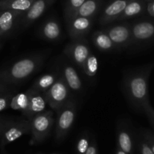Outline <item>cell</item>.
<instances>
[{"instance_id":"obj_1","label":"cell","mask_w":154,"mask_h":154,"mask_svg":"<svg viewBox=\"0 0 154 154\" xmlns=\"http://www.w3.org/2000/svg\"><path fill=\"white\" fill-rule=\"evenodd\" d=\"M154 63L135 68L125 73L123 79L124 94L131 106L136 111H142L150 104L148 81Z\"/></svg>"},{"instance_id":"obj_2","label":"cell","mask_w":154,"mask_h":154,"mask_svg":"<svg viewBox=\"0 0 154 154\" xmlns=\"http://www.w3.org/2000/svg\"><path fill=\"white\" fill-rule=\"evenodd\" d=\"M51 50L24 57L0 71V83L6 86L18 85L38 72Z\"/></svg>"},{"instance_id":"obj_3","label":"cell","mask_w":154,"mask_h":154,"mask_svg":"<svg viewBox=\"0 0 154 154\" xmlns=\"http://www.w3.org/2000/svg\"><path fill=\"white\" fill-rule=\"evenodd\" d=\"M54 125V114L51 110H46L35 116L31 120V140L29 144L35 145L43 142L49 136Z\"/></svg>"},{"instance_id":"obj_4","label":"cell","mask_w":154,"mask_h":154,"mask_svg":"<svg viewBox=\"0 0 154 154\" xmlns=\"http://www.w3.org/2000/svg\"><path fill=\"white\" fill-rule=\"evenodd\" d=\"M55 120V140L57 143L63 141L70 132L76 117L77 108L75 102L69 100L57 111Z\"/></svg>"},{"instance_id":"obj_5","label":"cell","mask_w":154,"mask_h":154,"mask_svg":"<svg viewBox=\"0 0 154 154\" xmlns=\"http://www.w3.org/2000/svg\"><path fill=\"white\" fill-rule=\"evenodd\" d=\"M31 120L28 119L8 120L1 134V145L5 147L19 139L23 135L30 133Z\"/></svg>"},{"instance_id":"obj_6","label":"cell","mask_w":154,"mask_h":154,"mask_svg":"<svg viewBox=\"0 0 154 154\" xmlns=\"http://www.w3.org/2000/svg\"><path fill=\"white\" fill-rule=\"evenodd\" d=\"M88 41L86 38L72 40L64 49V54L72 65L83 71L84 63L91 54Z\"/></svg>"},{"instance_id":"obj_7","label":"cell","mask_w":154,"mask_h":154,"mask_svg":"<svg viewBox=\"0 0 154 154\" xmlns=\"http://www.w3.org/2000/svg\"><path fill=\"white\" fill-rule=\"evenodd\" d=\"M48 105L51 109L57 112L70 99V90L60 76L45 93Z\"/></svg>"},{"instance_id":"obj_8","label":"cell","mask_w":154,"mask_h":154,"mask_svg":"<svg viewBox=\"0 0 154 154\" xmlns=\"http://www.w3.org/2000/svg\"><path fill=\"white\" fill-rule=\"evenodd\" d=\"M118 49L132 46V28L130 23H120L112 25L103 29Z\"/></svg>"},{"instance_id":"obj_9","label":"cell","mask_w":154,"mask_h":154,"mask_svg":"<svg viewBox=\"0 0 154 154\" xmlns=\"http://www.w3.org/2000/svg\"><path fill=\"white\" fill-rule=\"evenodd\" d=\"M66 21L68 34L72 41L85 38L92 28L93 18L73 17Z\"/></svg>"},{"instance_id":"obj_10","label":"cell","mask_w":154,"mask_h":154,"mask_svg":"<svg viewBox=\"0 0 154 154\" xmlns=\"http://www.w3.org/2000/svg\"><path fill=\"white\" fill-rule=\"evenodd\" d=\"M132 45H145L154 40V22L143 20L131 24Z\"/></svg>"},{"instance_id":"obj_11","label":"cell","mask_w":154,"mask_h":154,"mask_svg":"<svg viewBox=\"0 0 154 154\" xmlns=\"http://www.w3.org/2000/svg\"><path fill=\"white\" fill-rule=\"evenodd\" d=\"M134 133L129 122L118 120L117 125V140L118 148L126 154H132L134 150Z\"/></svg>"},{"instance_id":"obj_12","label":"cell","mask_w":154,"mask_h":154,"mask_svg":"<svg viewBox=\"0 0 154 154\" xmlns=\"http://www.w3.org/2000/svg\"><path fill=\"white\" fill-rule=\"evenodd\" d=\"M58 71L69 90L76 93L82 91V80L80 78L74 65L66 62V60H62Z\"/></svg>"},{"instance_id":"obj_13","label":"cell","mask_w":154,"mask_h":154,"mask_svg":"<svg viewBox=\"0 0 154 154\" xmlns=\"http://www.w3.org/2000/svg\"><path fill=\"white\" fill-rule=\"evenodd\" d=\"M56 0H35L30 8L21 17L20 23L23 27L27 28L44 14Z\"/></svg>"},{"instance_id":"obj_14","label":"cell","mask_w":154,"mask_h":154,"mask_svg":"<svg viewBox=\"0 0 154 154\" xmlns=\"http://www.w3.org/2000/svg\"><path fill=\"white\" fill-rule=\"evenodd\" d=\"M131 1L132 0H112L104 9L99 19V23L106 25L117 20Z\"/></svg>"},{"instance_id":"obj_15","label":"cell","mask_w":154,"mask_h":154,"mask_svg":"<svg viewBox=\"0 0 154 154\" xmlns=\"http://www.w3.org/2000/svg\"><path fill=\"white\" fill-rule=\"evenodd\" d=\"M22 14L10 10H0V38L10 35L20 21Z\"/></svg>"},{"instance_id":"obj_16","label":"cell","mask_w":154,"mask_h":154,"mask_svg":"<svg viewBox=\"0 0 154 154\" xmlns=\"http://www.w3.org/2000/svg\"><path fill=\"white\" fill-rule=\"evenodd\" d=\"M38 35L47 42H58L62 37L61 26L55 18H50L41 26L38 29Z\"/></svg>"},{"instance_id":"obj_17","label":"cell","mask_w":154,"mask_h":154,"mask_svg":"<svg viewBox=\"0 0 154 154\" xmlns=\"http://www.w3.org/2000/svg\"><path fill=\"white\" fill-rule=\"evenodd\" d=\"M31 94H30L29 103L28 111L26 113V117L28 120H31L35 116L41 114L46 111L47 102L45 93L35 91L30 87Z\"/></svg>"},{"instance_id":"obj_18","label":"cell","mask_w":154,"mask_h":154,"mask_svg":"<svg viewBox=\"0 0 154 154\" xmlns=\"http://www.w3.org/2000/svg\"><path fill=\"white\" fill-rule=\"evenodd\" d=\"M92 41L95 47L103 52H111L119 50L109 36L102 29L98 30L93 33L92 35Z\"/></svg>"},{"instance_id":"obj_19","label":"cell","mask_w":154,"mask_h":154,"mask_svg":"<svg viewBox=\"0 0 154 154\" xmlns=\"http://www.w3.org/2000/svg\"><path fill=\"white\" fill-rule=\"evenodd\" d=\"M59 77H60V72L58 69L54 72L41 75L34 81L31 88L35 91L45 93L56 82Z\"/></svg>"},{"instance_id":"obj_20","label":"cell","mask_w":154,"mask_h":154,"mask_svg":"<svg viewBox=\"0 0 154 154\" xmlns=\"http://www.w3.org/2000/svg\"><path fill=\"white\" fill-rule=\"evenodd\" d=\"M101 1L102 0H86L81 7L75 11L69 18L73 17L93 18L100 8Z\"/></svg>"},{"instance_id":"obj_21","label":"cell","mask_w":154,"mask_h":154,"mask_svg":"<svg viewBox=\"0 0 154 154\" xmlns=\"http://www.w3.org/2000/svg\"><path fill=\"white\" fill-rule=\"evenodd\" d=\"M35 0H0V10H10L23 15L30 8Z\"/></svg>"},{"instance_id":"obj_22","label":"cell","mask_w":154,"mask_h":154,"mask_svg":"<svg viewBox=\"0 0 154 154\" xmlns=\"http://www.w3.org/2000/svg\"><path fill=\"white\" fill-rule=\"evenodd\" d=\"M30 94H31L30 88L27 90L26 92H24V93L15 94L12 97L9 108H11L13 110H15V111H20L21 114L24 117H26L27 111H28Z\"/></svg>"},{"instance_id":"obj_23","label":"cell","mask_w":154,"mask_h":154,"mask_svg":"<svg viewBox=\"0 0 154 154\" xmlns=\"http://www.w3.org/2000/svg\"><path fill=\"white\" fill-rule=\"evenodd\" d=\"M145 9L144 0H132L131 1L117 20H125L126 19L132 18L144 12Z\"/></svg>"},{"instance_id":"obj_24","label":"cell","mask_w":154,"mask_h":154,"mask_svg":"<svg viewBox=\"0 0 154 154\" xmlns=\"http://www.w3.org/2000/svg\"><path fill=\"white\" fill-rule=\"evenodd\" d=\"M99 63L98 59L93 54H90L87 57L82 72L89 77H95L97 74Z\"/></svg>"},{"instance_id":"obj_25","label":"cell","mask_w":154,"mask_h":154,"mask_svg":"<svg viewBox=\"0 0 154 154\" xmlns=\"http://www.w3.org/2000/svg\"><path fill=\"white\" fill-rule=\"evenodd\" d=\"M91 138L88 133L81 134L76 144V151L78 154H85L90 144Z\"/></svg>"},{"instance_id":"obj_26","label":"cell","mask_w":154,"mask_h":154,"mask_svg":"<svg viewBox=\"0 0 154 154\" xmlns=\"http://www.w3.org/2000/svg\"><path fill=\"white\" fill-rule=\"evenodd\" d=\"M85 1L86 0H66L64 11L65 19H68Z\"/></svg>"},{"instance_id":"obj_27","label":"cell","mask_w":154,"mask_h":154,"mask_svg":"<svg viewBox=\"0 0 154 154\" xmlns=\"http://www.w3.org/2000/svg\"><path fill=\"white\" fill-rule=\"evenodd\" d=\"M14 96V94L13 92L9 90L0 95V112L9 108L11 101Z\"/></svg>"},{"instance_id":"obj_28","label":"cell","mask_w":154,"mask_h":154,"mask_svg":"<svg viewBox=\"0 0 154 154\" xmlns=\"http://www.w3.org/2000/svg\"><path fill=\"white\" fill-rule=\"evenodd\" d=\"M140 135L144 138L154 154V134L148 129H143L140 131Z\"/></svg>"},{"instance_id":"obj_29","label":"cell","mask_w":154,"mask_h":154,"mask_svg":"<svg viewBox=\"0 0 154 154\" xmlns=\"http://www.w3.org/2000/svg\"><path fill=\"white\" fill-rule=\"evenodd\" d=\"M138 145H139L141 154H153L150 147H149L147 143L146 142L145 140L144 139V138L141 135H140L139 138H138Z\"/></svg>"},{"instance_id":"obj_30","label":"cell","mask_w":154,"mask_h":154,"mask_svg":"<svg viewBox=\"0 0 154 154\" xmlns=\"http://www.w3.org/2000/svg\"><path fill=\"white\" fill-rule=\"evenodd\" d=\"M143 112L146 114L149 122H150V123L154 129V109L153 107L151 106L150 103L144 107Z\"/></svg>"},{"instance_id":"obj_31","label":"cell","mask_w":154,"mask_h":154,"mask_svg":"<svg viewBox=\"0 0 154 154\" xmlns=\"http://www.w3.org/2000/svg\"><path fill=\"white\" fill-rule=\"evenodd\" d=\"M85 154H98V148H97V143L95 137H92L91 141H90V144L89 146V148L87 150V153Z\"/></svg>"},{"instance_id":"obj_32","label":"cell","mask_w":154,"mask_h":154,"mask_svg":"<svg viewBox=\"0 0 154 154\" xmlns=\"http://www.w3.org/2000/svg\"><path fill=\"white\" fill-rule=\"evenodd\" d=\"M147 11L150 16L154 17V0H151L147 4Z\"/></svg>"},{"instance_id":"obj_33","label":"cell","mask_w":154,"mask_h":154,"mask_svg":"<svg viewBox=\"0 0 154 154\" xmlns=\"http://www.w3.org/2000/svg\"><path fill=\"white\" fill-rule=\"evenodd\" d=\"M8 121V120H5V119L0 117V136H1V134L2 132L3 129L5 128V125L7 124Z\"/></svg>"},{"instance_id":"obj_34","label":"cell","mask_w":154,"mask_h":154,"mask_svg":"<svg viewBox=\"0 0 154 154\" xmlns=\"http://www.w3.org/2000/svg\"><path fill=\"white\" fill-rule=\"evenodd\" d=\"M8 90H9V88L8 86H6V85H5V84L0 83V95H1L2 93H5V92L8 91Z\"/></svg>"},{"instance_id":"obj_35","label":"cell","mask_w":154,"mask_h":154,"mask_svg":"<svg viewBox=\"0 0 154 154\" xmlns=\"http://www.w3.org/2000/svg\"><path fill=\"white\" fill-rule=\"evenodd\" d=\"M116 154H126V153H125V152H123L122 150H120V148H118V147H117V153H116Z\"/></svg>"},{"instance_id":"obj_36","label":"cell","mask_w":154,"mask_h":154,"mask_svg":"<svg viewBox=\"0 0 154 154\" xmlns=\"http://www.w3.org/2000/svg\"><path fill=\"white\" fill-rule=\"evenodd\" d=\"M2 47V44L1 43V42H0V49H1V48Z\"/></svg>"},{"instance_id":"obj_37","label":"cell","mask_w":154,"mask_h":154,"mask_svg":"<svg viewBox=\"0 0 154 154\" xmlns=\"http://www.w3.org/2000/svg\"><path fill=\"white\" fill-rule=\"evenodd\" d=\"M145 1H147V2H150V1H151V0H145Z\"/></svg>"}]
</instances>
